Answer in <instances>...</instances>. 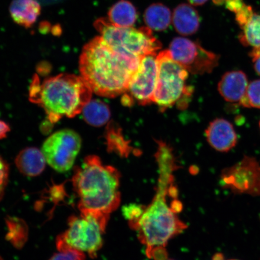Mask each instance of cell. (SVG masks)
I'll use <instances>...</instances> for the list:
<instances>
[{"instance_id": "1", "label": "cell", "mask_w": 260, "mask_h": 260, "mask_svg": "<svg viewBox=\"0 0 260 260\" xmlns=\"http://www.w3.org/2000/svg\"><path fill=\"white\" fill-rule=\"evenodd\" d=\"M157 144L155 154L159 169L157 192L140 219L130 225L137 232L140 241L146 246L148 257L154 250L165 248L169 240L187 227L177 215L182 209L181 203L175 198L169 204L168 199L170 195L177 193L173 175L177 167L172 149L165 142L158 141Z\"/></svg>"}, {"instance_id": "2", "label": "cell", "mask_w": 260, "mask_h": 260, "mask_svg": "<svg viewBox=\"0 0 260 260\" xmlns=\"http://www.w3.org/2000/svg\"><path fill=\"white\" fill-rule=\"evenodd\" d=\"M141 59L117 53L102 37H96L83 47L79 70L81 77L93 92L104 97L114 98L126 92Z\"/></svg>"}, {"instance_id": "3", "label": "cell", "mask_w": 260, "mask_h": 260, "mask_svg": "<svg viewBox=\"0 0 260 260\" xmlns=\"http://www.w3.org/2000/svg\"><path fill=\"white\" fill-rule=\"evenodd\" d=\"M73 187L79 198L81 211L109 215L121 202L120 174L111 166L104 165L98 156H87L75 171Z\"/></svg>"}, {"instance_id": "4", "label": "cell", "mask_w": 260, "mask_h": 260, "mask_svg": "<svg viewBox=\"0 0 260 260\" xmlns=\"http://www.w3.org/2000/svg\"><path fill=\"white\" fill-rule=\"evenodd\" d=\"M92 90L81 76L60 74L41 83L34 78L30 89V100L40 105L49 121L56 122L64 117L72 118L82 112L92 98Z\"/></svg>"}, {"instance_id": "5", "label": "cell", "mask_w": 260, "mask_h": 260, "mask_svg": "<svg viewBox=\"0 0 260 260\" xmlns=\"http://www.w3.org/2000/svg\"><path fill=\"white\" fill-rule=\"evenodd\" d=\"M109 215L90 211H81L79 216L68 220V229L57 237V248L59 251L76 249L87 252L95 257L102 248Z\"/></svg>"}, {"instance_id": "6", "label": "cell", "mask_w": 260, "mask_h": 260, "mask_svg": "<svg viewBox=\"0 0 260 260\" xmlns=\"http://www.w3.org/2000/svg\"><path fill=\"white\" fill-rule=\"evenodd\" d=\"M94 26L113 50L125 57L140 59L146 55L156 54L161 47L148 27H117L106 18L96 19Z\"/></svg>"}, {"instance_id": "7", "label": "cell", "mask_w": 260, "mask_h": 260, "mask_svg": "<svg viewBox=\"0 0 260 260\" xmlns=\"http://www.w3.org/2000/svg\"><path fill=\"white\" fill-rule=\"evenodd\" d=\"M158 76L154 94V103L164 112L178 104L184 109L193 90L186 86L188 71L172 58L170 50L157 56Z\"/></svg>"}, {"instance_id": "8", "label": "cell", "mask_w": 260, "mask_h": 260, "mask_svg": "<svg viewBox=\"0 0 260 260\" xmlns=\"http://www.w3.org/2000/svg\"><path fill=\"white\" fill-rule=\"evenodd\" d=\"M81 146V139L76 132L62 129L51 135L44 142L41 151L51 168L65 172L72 168Z\"/></svg>"}, {"instance_id": "9", "label": "cell", "mask_w": 260, "mask_h": 260, "mask_svg": "<svg viewBox=\"0 0 260 260\" xmlns=\"http://www.w3.org/2000/svg\"><path fill=\"white\" fill-rule=\"evenodd\" d=\"M169 50L177 62L193 74L210 73L218 66L219 55L206 50L197 42L186 38H175Z\"/></svg>"}, {"instance_id": "10", "label": "cell", "mask_w": 260, "mask_h": 260, "mask_svg": "<svg viewBox=\"0 0 260 260\" xmlns=\"http://www.w3.org/2000/svg\"><path fill=\"white\" fill-rule=\"evenodd\" d=\"M220 183L233 193L260 197L259 162L251 156H244L241 160L222 171Z\"/></svg>"}, {"instance_id": "11", "label": "cell", "mask_w": 260, "mask_h": 260, "mask_svg": "<svg viewBox=\"0 0 260 260\" xmlns=\"http://www.w3.org/2000/svg\"><path fill=\"white\" fill-rule=\"evenodd\" d=\"M157 76V54H149L142 57L138 70L130 80L126 92H128V95L140 105H151L154 103Z\"/></svg>"}, {"instance_id": "12", "label": "cell", "mask_w": 260, "mask_h": 260, "mask_svg": "<svg viewBox=\"0 0 260 260\" xmlns=\"http://www.w3.org/2000/svg\"><path fill=\"white\" fill-rule=\"evenodd\" d=\"M206 135L209 144L220 152H229L235 148L238 141L237 133L232 123L223 118L211 122Z\"/></svg>"}, {"instance_id": "13", "label": "cell", "mask_w": 260, "mask_h": 260, "mask_svg": "<svg viewBox=\"0 0 260 260\" xmlns=\"http://www.w3.org/2000/svg\"><path fill=\"white\" fill-rule=\"evenodd\" d=\"M248 79L242 71L227 72L221 78L218 91L223 99L230 103L240 102L246 92Z\"/></svg>"}, {"instance_id": "14", "label": "cell", "mask_w": 260, "mask_h": 260, "mask_svg": "<svg viewBox=\"0 0 260 260\" xmlns=\"http://www.w3.org/2000/svg\"><path fill=\"white\" fill-rule=\"evenodd\" d=\"M9 11L16 24L30 28L41 14V7L37 0H14Z\"/></svg>"}, {"instance_id": "15", "label": "cell", "mask_w": 260, "mask_h": 260, "mask_svg": "<svg viewBox=\"0 0 260 260\" xmlns=\"http://www.w3.org/2000/svg\"><path fill=\"white\" fill-rule=\"evenodd\" d=\"M46 160L42 151L36 148H27L19 152L15 164L21 173L28 177H36L42 173Z\"/></svg>"}, {"instance_id": "16", "label": "cell", "mask_w": 260, "mask_h": 260, "mask_svg": "<svg viewBox=\"0 0 260 260\" xmlns=\"http://www.w3.org/2000/svg\"><path fill=\"white\" fill-rule=\"evenodd\" d=\"M172 18L175 30L181 35H193L199 29V15L196 9L189 5L178 6L174 10Z\"/></svg>"}, {"instance_id": "17", "label": "cell", "mask_w": 260, "mask_h": 260, "mask_svg": "<svg viewBox=\"0 0 260 260\" xmlns=\"http://www.w3.org/2000/svg\"><path fill=\"white\" fill-rule=\"evenodd\" d=\"M241 29L239 40L244 46L252 47L249 56L254 59L260 55V15L253 13Z\"/></svg>"}, {"instance_id": "18", "label": "cell", "mask_w": 260, "mask_h": 260, "mask_svg": "<svg viewBox=\"0 0 260 260\" xmlns=\"http://www.w3.org/2000/svg\"><path fill=\"white\" fill-rule=\"evenodd\" d=\"M108 19L119 27H132L137 20V11L132 3L120 0L110 8Z\"/></svg>"}, {"instance_id": "19", "label": "cell", "mask_w": 260, "mask_h": 260, "mask_svg": "<svg viewBox=\"0 0 260 260\" xmlns=\"http://www.w3.org/2000/svg\"><path fill=\"white\" fill-rule=\"evenodd\" d=\"M171 20L170 9L160 3L149 6L145 11L144 21L151 30H165L171 24Z\"/></svg>"}, {"instance_id": "20", "label": "cell", "mask_w": 260, "mask_h": 260, "mask_svg": "<svg viewBox=\"0 0 260 260\" xmlns=\"http://www.w3.org/2000/svg\"><path fill=\"white\" fill-rule=\"evenodd\" d=\"M82 113L85 121L95 126L106 125L111 116L109 106L99 100H90L84 106Z\"/></svg>"}, {"instance_id": "21", "label": "cell", "mask_w": 260, "mask_h": 260, "mask_svg": "<svg viewBox=\"0 0 260 260\" xmlns=\"http://www.w3.org/2000/svg\"><path fill=\"white\" fill-rule=\"evenodd\" d=\"M107 149L115 152L121 157H127L133 150L130 141H126L119 126L110 122L107 126L106 135Z\"/></svg>"}, {"instance_id": "22", "label": "cell", "mask_w": 260, "mask_h": 260, "mask_svg": "<svg viewBox=\"0 0 260 260\" xmlns=\"http://www.w3.org/2000/svg\"><path fill=\"white\" fill-rule=\"evenodd\" d=\"M243 107L260 109V79L249 83L245 95L239 102Z\"/></svg>"}, {"instance_id": "23", "label": "cell", "mask_w": 260, "mask_h": 260, "mask_svg": "<svg viewBox=\"0 0 260 260\" xmlns=\"http://www.w3.org/2000/svg\"><path fill=\"white\" fill-rule=\"evenodd\" d=\"M145 207L141 205L130 204L123 207L122 213L126 219L129 220L130 225L137 222L144 213Z\"/></svg>"}, {"instance_id": "24", "label": "cell", "mask_w": 260, "mask_h": 260, "mask_svg": "<svg viewBox=\"0 0 260 260\" xmlns=\"http://www.w3.org/2000/svg\"><path fill=\"white\" fill-rule=\"evenodd\" d=\"M84 253L76 249H68L59 251L49 260H85Z\"/></svg>"}, {"instance_id": "25", "label": "cell", "mask_w": 260, "mask_h": 260, "mask_svg": "<svg viewBox=\"0 0 260 260\" xmlns=\"http://www.w3.org/2000/svg\"><path fill=\"white\" fill-rule=\"evenodd\" d=\"M253 13L254 12H253L251 6L246 5L244 6L240 11L236 13V20L240 28H242L245 25L253 14Z\"/></svg>"}, {"instance_id": "26", "label": "cell", "mask_w": 260, "mask_h": 260, "mask_svg": "<svg viewBox=\"0 0 260 260\" xmlns=\"http://www.w3.org/2000/svg\"><path fill=\"white\" fill-rule=\"evenodd\" d=\"M9 168L7 164L0 157V200L5 194V190L8 184Z\"/></svg>"}, {"instance_id": "27", "label": "cell", "mask_w": 260, "mask_h": 260, "mask_svg": "<svg viewBox=\"0 0 260 260\" xmlns=\"http://www.w3.org/2000/svg\"><path fill=\"white\" fill-rule=\"evenodd\" d=\"M246 4L243 0H226L225 8L235 14L240 11Z\"/></svg>"}, {"instance_id": "28", "label": "cell", "mask_w": 260, "mask_h": 260, "mask_svg": "<svg viewBox=\"0 0 260 260\" xmlns=\"http://www.w3.org/2000/svg\"><path fill=\"white\" fill-rule=\"evenodd\" d=\"M10 130L11 129L7 123L0 120V139L5 138Z\"/></svg>"}, {"instance_id": "29", "label": "cell", "mask_w": 260, "mask_h": 260, "mask_svg": "<svg viewBox=\"0 0 260 260\" xmlns=\"http://www.w3.org/2000/svg\"><path fill=\"white\" fill-rule=\"evenodd\" d=\"M252 61L255 72L260 76V55L253 59Z\"/></svg>"}, {"instance_id": "30", "label": "cell", "mask_w": 260, "mask_h": 260, "mask_svg": "<svg viewBox=\"0 0 260 260\" xmlns=\"http://www.w3.org/2000/svg\"><path fill=\"white\" fill-rule=\"evenodd\" d=\"M207 1L208 0H188L191 5L193 6H201L205 4Z\"/></svg>"}, {"instance_id": "31", "label": "cell", "mask_w": 260, "mask_h": 260, "mask_svg": "<svg viewBox=\"0 0 260 260\" xmlns=\"http://www.w3.org/2000/svg\"><path fill=\"white\" fill-rule=\"evenodd\" d=\"M226 0H213L214 4L216 5H225Z\"/></svg>"}, {"instance_id": "32", "label": "cell", "mask_w": 260, "mask_h": 260, "mask_svg": "<svg viewBox=\"0 0 260 260\" xmlns=\"http://www.w3.org/2000/svg\"><path fill=\"white\" fill-rule=\"evenodd\" d=\"M166 260H174V259H171L168 258L167 259H166Z\"/></svg>"}, {"instance_id": "33", "label": "cell", "mask_w": 260, "mask_h": 260, "mask_svg": "<svg viewBox=\"0 0 260 260\" xmlns=\"http://www.w3.org/2000/svg\"><path fill=\"white\" fill-rule=\"evenodd\" d=\"M0 260H3V259H2V258L1 257V256H0Z\"/></svg>"}, {"instance_id": "34", "label": "cell", "mask_w": 260, "mask_h": 260, "mask_svg": "<svg viewBox=\"0 0 260 260\" xmlns=\"http://www.w3.org/2000/svg\"><path fill=\"white\" fill-rule=\"evenodd\" d=\"M229 260H239V259H229Z\"/></svg>"}, {"instance_id": "35", "label": "cell", "mask_w": 260, "mask_h": 260, "mask_svg": "<svg viewBox=\"0 0 260 260\" xmlns=\"http://www.w3.org/2000/svg\"><path fill=\"white\" fill-rule=\"evenodd\" d=\"M259 128H260V121H259Z\"/></svg>"}]
</instances>
